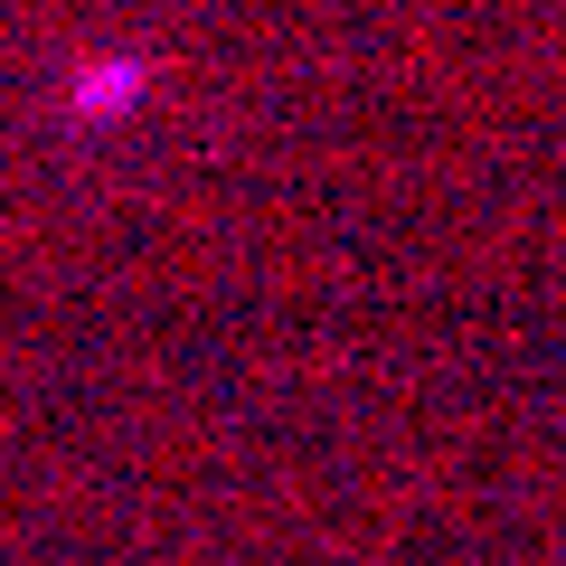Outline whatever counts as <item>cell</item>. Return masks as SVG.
<instances>
[{"instance_id": "6da1fadb", "label": "cell", "mask_w": 566, "mask_h": 566, "mask_svg": "<svg viewBox=\"0 0 566 566\" xmlns=\"http://www.w3.org/2000/svg\"><path fill=\"white\" fill-rule=\"evenodd\" d=\"M133 95H142V57H104V66L76 76V114H114V104H133Z\"/></svg>"}]
</instances>
